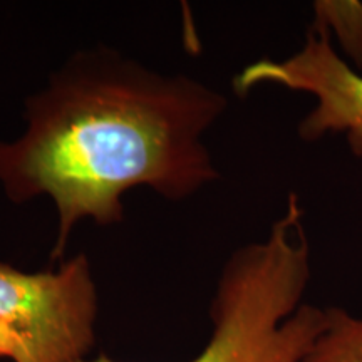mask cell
I'll return each mask as SVG.
<instances>
[{
    "mask_svg": "<svg viewBox=\"0 0 362 362\" xmlns=\"http://www.w3.org/2000/svg\"><path fill=\"white\" fill-rule=\"evenodd\" d=\"M327 319L304 362H362V315L327 307Z\"/></svg>",
    "mask_w": 362,
    "mask_h": 362,
    "instance_id": "5",
    "label": "cell"
},
{
    "mask_svg": "<svg viewBox=\"0 0 362 362\" xmlns=\"http://www.w3.org/2000/svg\"><path fill=\"white\" fill-rule=\"evenodd\" d=\"M260 84L312 94L317 103L298 126L300 138L312 143L327 133H342L351 151L362 158V76L339 56L322 19H315L293 56L260 59L233 81L238 94H248Z\"/></svg>",
    "mask_w": 362,
    "mask_h": 362,
    "instance_id": "4",
    "label": "cell"
},
{
    "mask_svg": "<svg viewBox=\"0 0 362 362\" xmlns=\"http://www.w3.org/2000/svg\"><path fill=\"white\" fill-rule=\"evenodd\" d=\"M309 280L304 211L291 193L269 237L226 260L211 302L214 332L188 362H304L327 319V310L302 302ZM83 362L119 361L103 354Z\"/></svg>",
    "mask_w": 362,
    "mask_h": 362,
    "instance_id": "2",
    "label": "cell"
},
{
    "mask_svg": "<svg viewBox=\"0 0 362 362\" xmlns=\"http://www.w3.org/2000/svg\"><path fill=\"white\" fill-rule=\"evenodd\" d=\"M98 292L84 253L57 270L0 264V357L83 362L96 341Z\"/></svg>",
    "mask_w": 362,
    "mask_h": 362,
    "instance_id": "3",
    "label": "cell"
},
{
    "mask_svg": "<svg viewBox=\"0 0 362 362\" xmlns=\"http://www.w3.org/2000/svg\"><path fill=\"white\" fill-rule=\"evenodd\" d=\"M226 99L188 76L160 74L110 49L76 54L25 103V133L0 143L8 200L49 197L52 260L74 226L123 220V194L148 187L181 202L218 178L203 134Z\"/></svg>",
    "mask_w": 362,
    "mask_h": 362,
    "instance_id": "1",
    "label": "cell"
}]
</instances>
